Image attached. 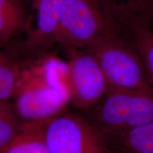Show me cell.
Instances as JSON below:
<instances>
[{
	"instance_id": "cell-3",
	"label": "cell",
	"mask_w": 153,
	"mask_h": 153,
	"mask_svg": "<svg viewBox=\"0 0 153 153\" xmlns=\"http://www.w3.org/2000/svg\"><path fill=\"white\" fill-rule=\"evenodd\" d=\"M85 116L103 135L131 131L153 121V92L108 89Z\"/></svg>"
},
{
	"instance_id": "cell-13",
	"label": "cell",
	"mask_w": 153,
	"mask_h": 153,
	"mask_svg": "<svg viewBox=\"0 0 153 153\" xmlns=\"http://www.w3.org/2000/svg\"><path fill=\"white\" fill-rule=\"evenodd\" d=\"M24 123L12 101H0V153L16 138Z\"/></svg>"
},
{
	"instance_id": "cell-10",
	"label": "cell",
	"mask_w": 153,
	"mask_h": 153,
	"mask_svg": "<svg viewBox=\"0 0 153 153\" xmlns=\"http://www.w3.org/2000/svg\"><path fill=\"white\" fill-rule=\"evenodd\" d=\"M103 136L108 151L116 153H153V121L131 131Z\"/></svg>"
},
{
	"instance_id": "cell-7",
	"label": "cell",
	"mask_w": 153,
	"mask_h": 153,
	"mask_svg": "<svg viewBox=\"0 0 153 153\" xmlns=\"http://www.w3.org/2000/svg\"><path fill=\"white\" fill-rule=\"evenodd\" d=\"M68 59L67 83L70 104L87 111L95 106L109 87L98 61L85 49L64 48Z\"/></svg>"
},
{
	"instance_id": "cell-15",
	"label": "cell",
	"mask_w": 153,
	"mask_h": 153,
	"mask_svg": "<svg viewBox=\"0 0 153 153\" xmlns=\"http://www.w3.org/2000/svg\"><path fill=\"white\" fill-rule=\"evenodd\" d=\"M26 1H28V0H26ZM30 1H31V0H30Z\"/></svg>"
},
{
	"instance_id": "cell-6",
	"label": "cell",
	"mask_w": 153,
	"mask_h": 153,
	"mask_svg": "<svg viewBox=\"0 0 153 153\" xmlns=\"http://www.w3.org/2000/svg\"><path fill=\"white\" fill-rule=\"evenodd\" d=\"M50 153H108L104 136L85 116L65 110L45 120Z\"/></svg>"
},
{
	"instance_id": "cell-14",
	"label": "cell",
	"mask_w": 153,
	"mask_h": 153,
	"mask_svg": "<svg viewBox=\"0 0 153 153\" xmlns=\"http://www.w3.org/2000/svg\"><path fill=\"white\" fill-rule=\"evenodd\" d=\"M115 10L141 16L153 26V0H107Z\"/></svg>"
},
{
	"instance_id": "cell-8",
	"label": "cell",
	"mask_w": 153,
	"mask_h": 153,
	"mask_svg": "<svg viewBox=\"0 0 153 153\" xmlns=\"http://www.w3.org/2000/svg\"><path fill=\"white\" fill-rule=\"evenodd\" d=\"M115 13L123 34L141 57L153 90V26L141 16L127 11L116 10Z\"/></svg>"
},
{
	"instance_id": "cell-4",
	"label": "cell",
	"mask_w": 153,
	"mask_h": 153,
	"mask_svg": "<svg viewBox=\"0 0 153 153\" xmlns=\"http://www.w3.org/2000/svg\"><path fill=\"white\" fill-rule=\"evenodd\" d=\"M85 50L98 61L109 89L153 92L141 57L124 34L105 38Z\"/></svg>"
},
{
	"instance_id": "cell-2",
	"label": "cell",
	"mask_w": 153,
	"mask_h": 153,
	"mask_svg": "<svg viewBox=\"0 0 153 153\" xmlns=\"http://www.w3.org/2000/svg\"><path fill=\"white\" fill-rule=\"evenodd\" d=\"M123 35L107 0H65L57 31V44L85 49L105 38Z\"/></svg>"
},
{
	"instance_id": "cell-9",
	"label": "cell",
	"mask_w": 153,
	"mask_h": 153,
	"mask_svg": "<svg viewBox=\"0 0 153 153\" xmlns=\"http://www.w3.org/2000/svg\"><path fill=\"white\" fill-rule=\"evenodd\" d=\"M26 0H0V45L8 47L23 35L29 10Z\"/></svg>"
},
{
	"instance_id": "cell-1",
	"label": "cell",
	"mask_w": 153,
	"mask_h": 153,
	"mask_svg": "<svg viewBox=\"0 0 153 153\" xmlns=\"http://www.w3.org/2000/svg\"><path fill=\"white\" fill-rule=\"evenodd\" d=\"M68 63L48 55L22 68L13 104L24 122L49 119L70 104Z\"/></svg>"
},
{
	"instance_id": "cell-5",
	"label": "cell",
	"mask_w": 153,
	"mask_h": 153,
	"mask_svg": "<svg viewBox=\"0 0 153 153\" xmlns=\"http://www.w3.org/2000/svg\"><path fill=\"white\" fill-rule=\"evenodd\" d=\"M64 1L31 0L26 30L8 47L23 66L49 55L57 43V26Z\"/></svg>"
},
{
	"instance_id": "cell-11",
	"label": "cell",
	"mask_w": 153,
	"mask_h": 153,
	"mask_svg": "<svg viewBox=\"0 0 153 153\" xmlns=\"http://www.w3.org/2000/svg\"><path fill=\"white\" fill-rule=\"evenodd\" d=\"M45 120L24 122L16 138L2 153H50L45 140Z\"/></svg>"
},
{
	"instance_id": "cell-12",
	"label": "cell",
	"mask_w": 153,
	"mask_h": 153,
	"mask_svg": "<svg viewBox=\"0 0 153 153\" xmlns=\"http://www.w3.org/2000/svg\"><path fill=\"white\" fill-rule=\"evenodd\" d=\"M22 68L9 50L0 45V101L12 99Z\"/></svg>"
}]
</instances>
